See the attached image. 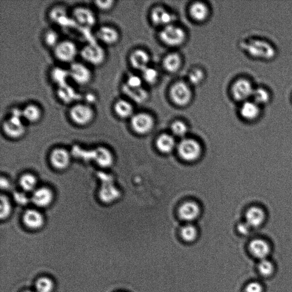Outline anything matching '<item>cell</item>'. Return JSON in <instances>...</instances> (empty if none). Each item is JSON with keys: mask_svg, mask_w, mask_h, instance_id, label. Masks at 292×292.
I'll return each mask as SVG.
<instances>
[{"mask_svg": "<svg viewBox=\"0 0 292 292\" xmlns=\"http://www.w3.org/2000/svg\"><path fill=\"white\" fill-rule=\"evenodd\" d=\"M123 92L131 99L133 101L141 103L146 101L148 97L147 91L142 88L132 89L124 85Z\"/></svg>", "mask_w": 292, "mask_h": 292, "instance_id": "cell-28", "label": "cell"}, {"mask_svg": "<svg viewBox=\"0 0 292 292\" xmlns=\"http://www.w3.org/2000/svg\"><path fill=\"white\" fill-rule=\"evenodd\" d=\"M37 184V180L36 176L31 174H26L23 175L20 179V184L21 188L27 192L34 191Z\"/></svg>", "mask_w": 292, "mask_h": 292, "instance_id": "cell-34", "label": "cell"}, {"mask_svg": "<svg viewBox=\"0 0 292 292\" xmlns=\"http://www.w3.org/2000/svg\"><path fill=\"white\" fill-rule=\"evenodd\" d=\"M94 6L98 11L102 12H108L112 10V9L116 5V2L113 0H108V1H95Z\"/></svg>", "mask_w": 292, "mask_h": 292, "instance_id": "cell-42", "label": "cell"}, {"mask_svg": "<svg viewBox=\"0 0 292 292\" xmlns=\"http://www.w3.org/2000/svg\"><path fill=\"white\" fill-rule=\"evenodd\" d=\"M100 198L104 203H111L119 197V191L111 184L102 187L100 191Z\"/></svg>", "mask_w": 292, "mask_h": 292, "instance_id": "cell-31", "label": "cell"}, {"mask_svg": "<svg viewBox=\"0 0 292 292\" xmlns=\"http://www.w3.org/2000/svg\"><path fill=\"white\" fill-rule=\"evenodd\" d=\"M131 124L133 130L136 132L144 134L151 130L154 121L150 115L139 113L132 117Z\"/></svg>", "mask_w": 292, "mask_h": 292, "instance_id": "cell-11", "label": "cell"}, {"mask_svg": "<svg viewBox=\"0 0 292 292\" xmlns=\"http://www.w3.org/2000/svg\"><path fill=\"white\" fill-rule=\"evenodd\" d=\"M171 131L174 135L179 137H183L185 136L188 131V126L181 121H177L172 123L171 125Z\"/></svg>", "mask_w": 292, "mask_h": 292, "instance_id": "cell-41", "label": "cell"}, {"mask_svg": "<svg viewBox=\"0 0 292 292\" xmlns=\"http://www.w3.org/2000/svg\"><path fill=\"white\" fill-rule=\"evenodd\" d=\"M191 17L194 20L201 22L207 18L208 15V9L202 3L197 2L193 4L190 10Z\"/></svg>", "mask_w": 292, "mask_h": 292, "instance_id": "cell-30", "label": "cell"}, {"mask_svg": "<svg viewBox=\"0 0 292 292\" xmlns=\"http://www.w3.org/2000/svg\"><path fill=\"white\" fill-rule=\"evenodd\" d=\"M92 156L98 165L104 168H107L113 164L114 157L112 153L107 148L98 147L92 151Z\"/></svg>", "mask_w": 292, "mask_h": 292, "instance_id": "cell-19", "label": "cell"}, {"mask_svg": "<svg viewBox=\"0 0 292 292\" xmlns=\"http://www.w3.org/2000/svg\"><path fill=\"white\" fill-rule=\"evenodd\" d=\"M77 45L70 40H61L54 49V55L57 60L69 65L75 61L79 54Z\"/></svg>", "mask_w": 292, "mask_h": 292, "instance_id": "cell-4", "label": "cell"}, {"mask_svg": "<svg viewBox=\"0 0 292 292\" xmlns=\"http://www.w3.org/2000/svg\"><path fill=\"white\" fill-rule=\"evenodd\" d=\"M260 113L259 105L254 101L244 102L241 109V116L248 121L254 120L259 116Z\"/></svg>", "mask_w": 292, "mask_h": 292, "instance_id": "cell-27", "label": "cell"}, {"mask_svg": "<svg viewBox=\"0 0 292 292\" xmlns=\"http://www.w3.org/2000/svg\"><path fill=\"white\" fill-rule=\"evenodd\" d=\"M56 94L61 102L68 104L77 103L76 101L82 98L77 90L68 83L57 87Z\"/></svg>", "mask_w": 292, "mask_h": 292, "instance_id": "cell-13", "label": "cell"}, {"mask_svg": "<svg viewBox=\"0 0 292 292\" xmlns=\"http://www.w3.org/2000/svg\"><path fill=\"white\" fill-rule=\"evenodd\" d=\"M170 94L173 102L180 107L188 104L192 97L189 86L183 82H178L172 86Z\"/></svg>", "mask_w": 292, "mask_h": 292, "instance_id": "cell-9", "label": "cell"}, {"mask_svg": "<svg viewBox=\"0 0 292 292\" xmlns=\"http://www.w3.org/2000/svg\"><path fill=\"white\" fill-rule=\"evenodd\" d=\"M178 152L181 158L192 162L199 158L202 149L197 141L193 139H184L179 143Z\"/></svg>", "mask_w": 292, "mask_h": 292, "instance_id": "cell-8", "label": "cell"}, {"mask_svg": "<svg viewBox=\"0 0 292 292\" xmlns=\"http://www.w3.org/2000/svg\"><path fill=\"white\" fill-rule=\"evenodd\" d=\"M81 58L89 66H100L107 59V51L99 42H90L79 51Z\"/></svg>", "mask_w": 292, "mask_h": 292, "instance_id": "cell-1", "label": "cell"}, {"mask_svg": "<svg viewBox=\"0 0 292 292\" xmlns=\"http://www.w3.org/2000/svg\"><path fill=\"white\" fill-rule=\"evenodd\" d=\"M175 145L174 138L168 134H162L156 141L157 148L165 154H168L173 150Z\"/></svg>", "mask_w": 292, "mask_h": 292, "instance_id": "cell-29", "label": "cell"}, {"mask_svg": "<svg viewBox=\"0 0 292 292\" xmlns=\"http://www.w3.org/2000/svg\"><path fill=\"white\" fill-rule=\"evenodd\" d=\"M12 210V206L10 201L6 195L1 196V210H0V217L2 220L7 218L10 215Z\"/></svg>", "mask_w": 292, "mask_h": 292, "instance_id": "cell-39", "label": "cell"}, {"mask_svg": "<svg viewBox=\"0 0 292 292\" xmlns=\"http://www.w3.org/2000/svg\"><path fill=\"white\" fill-rule=\"evenodd\" d=\"M96 38L100 44L110 46L117 44L120 35L116 28L110 25H103L97 29Z\"/></svg>", "mask_w": 292, "mask_h": 292, "instance_id": "cell-10", "label": "cell"}, {"mask_svg": "<svg viewBox=\"0 0 292 292\" xmlns=\"http://www.w3.org/2000/svg\"><path fill=\"white\" fill-rule=\"evenodd\" d=\"M43 41L45 45L54 49L61 41L58 33L54 30L46 31L43 35Z\"/></svg>", "mask_w": 292, "mask_h": 292, "instance_id": "cell-33", "label": "cell"}, {"mask_svg": "<svg viewBox=\"0 0 292 292\" xmlns=\"http://www.w3.org/2000/svg\"><path fill=\"white\" fill-rule=\"evenodd\" d=\"M23 292H34V291H31V290H25V291H23Z\"/></svg>", "mask_w": 292, "mask_h": 292, "instance_id": "cell-50", "label": "cell"}, {"mask_svg": "<svg viewBox=\"0 0 292 292\" xmlns=\"http://www.w3.org/2000/svg\"><path fill=\"white\" fill-rule=\"evenodd\" d=\"M130 61L134 69L143 71L148 68L150 57L146 51L137 50L132 52Z\"/></svg>", "mask_w": 292, "mask_h": 292, "instance_id": "cell-23", "label": "cell"}, {"mask_svg": "<svg viewBox=\"0 0 292 292\" xmlns=\"http://www.w3.org/2000/svg\"><path fill=\"white\" fill-rule=\"evenodd\" d=\"M85 100H87V101H86L85 103L89 104L90 105H92V103L95 101V99H96V97H95V95L92 94V93H90V94H86L85 95Z\"/></svg>", "mask_w": 292, "mask_h": 292, "instance_id": "cell-47", "label": "cell"}, {"mask_svg": "<svg viewBox=\"0 0 292 292\" xmlns=\"http://www.w3.org/2000/svg\"><path fill=\"white\" fill-rule=\"evenodd\" d=\"M49 18L50 20L60 25H66L68 24L71 19L69 17L68 11L66 9L62 6H57L51 9L49 12Z\"/></svg>", "mask_w": 292, "mask_h": 292, "instance_id": "cell-24", "label": "cell"}, {"mask_svg": "<svg viewBox=\"0 0 292 292\" xmlns=\"http://www.w3.org/2000/svg\"><path fill=\"white\" fill-rule=\"evenodd\" d=\"M55 289L54 281L48 277H42L36 283V292H52Z\"/></svg>", "mask_w": 292, "mask_h": 292, "instance_id": "cell-35", "label": "cell"}, {"mask_svg": "<svg viewBox=\"0 0 292 292\" xmlns=\"http://www.w3.org/2000/svg\"><path fill=\"white\" fill-rule=\"evenodd\" d=\"M160 37L166 45L178 46L183 44L185 34L182 29L171 24L164 28L161 31Z\"/></svg>", "mask_w": 292, "mask_h": 292, "instance_id": "cell-7", "label": "cell"}, {"mask_svg": "<svg viewBox=\"0 0 292 292\" xmlns=\"http://www.w3.org/2000/svg\"><path fill=\"white\" fill-rule=\"evenodd\" d=\"M189 78L191 84L195 85L199 84L204 79L203 71L198 69L191 71L189 75Z\"/></svg>", "mask_w": 292, "mask_h": 292, "instance_id": "cell-43", "label": "cell"}, {"mask_svg": "<svg viewBox=\"0 0 292 292\" xmlns=\"http://www.w3.org/2000/svg\"><path fill=\"white\" fill-rule=\"evenodd\" d=\"M17 200L21 199L20 200L18 201V202L21 203H24L26 202L27 200L25 196H23V195L18 194V196H17Z\"/></svg>", "mask_w": 292, "mask_h": 292, "instance_id": "cell-49", "label": "cell"}, {"mask_svg": "<svg viewBox=\"0 0 292 292\" xmlns=\"http://www.w3.org/2000/svg\"><path fill=\"white\" fill-rule=\"evenodd\" d=\"M181 63V60L178 54H171L165 57L164 66L169 72L174 73L179 69Z\"/></svg>", "mask_w": 292, "mask_h": 292, "instance_id": "cell-32", "label": "cell"}, {"mask_svg": "<svg viewBox=\"0 0 292 292\" xmlns=\"http://www.w3.org/2000/svg\"><path fill=\"white\" fill-rule=\"evenodd\" d=\"M22 109L14 108L10 116L3 123V130L9 138L16 139L22 137L26 132V127L23 123Z\"/></svg>", "mask_w": 292, "mask_h": 292, "instance_id": "cell-2", "label": "cell"}, {"mask_svg": "<svg viewBox=\"0 0 292 292\" xmlns=\"http://www.w3.org/2000/svg\"><path fill=\"white\" fill-rule=\"evenodd\" d=\"M181 236L187 242H193L198 236L197 229L193 225H186L181 229Z\"/></svg>", "mask_w": 292, "mask_h": 292, "instance_id": "cell-36", "label": "cell"}, {"mask_svg": "<svg viewBox=\"0 0 292 292\" xmlns=\"http://www.w3.org/2000/svg\"><path fill=\"white\" fill-rule=\"evenodd\" d=\"M50 77L52 83L56 84L57 87L68 84L70 79L68 69L60 66L54 67L50 70Z\"/></svg>", "mask_w": 292, "mask_h": 292, "instance_id": "cell-26", "label": "cell"}, {"mask_svg": "<svg viewBox=\"0 0 292 292\" xmlns=\"http://www.w3.org/2000/svg\"><path fill=\"white\" fill-rule=\"evenodd\" d=\"M250 226L246 222L239 225L238 227V231L243 234H247L250 230Z\"/></svg>", "mask_w": 292, "mask_h": 292, "instance_id": "cell-46", "label": "cell"}, {"mask_svg": "<svg viewBox=\"0 0 292 292\" xmlns=\"http://www.w3.org/2000/svg\"><path fill=\"white\" fill-rule=\"evenodd\" d=\"M22 114L23 120L31 123H36L42 118V109L39 104L30 103L22 109Z\"/></svg>", "mask_w": 292, "mask_h": 292, "instance_id": "cell-18", "label": "cell"}, {"mask_svg": "<svg viewBox=\"0 0 292 292\" xmlns=\"http://www.w3.org/2000/svg\"><path fill=\"white\" fill-rule=\"evenodd\" d=\"M70 162L69 153L64 148H56L51 153V164L57 169H65L69 166Z\"/></svg>", "mask_w": 292, "mask_h": 292, "instance_id": "cell-15", "label": "cell"}, {"mask_svg": "<svg viewBox=\"0 0 292 292\" xmlns=\"http://www.w3.org/2000/svg\"><path fill=\"white\" fill-rule=\"evenodd\" d=\"M70 79L76 85L85 86L92 82L93 71L90 66L81 62L75 61L68 68Z\"/></svg>", "mask_w": 292, "mask_h": 292, "instance_id": "cell-5", "label": "cell"}, {"mask_svg": "<svg viewBox=\"0 0 292 292\" xmlns=\"http://www.w3.org/2000/svg\"><path fill=\"white\" fill-rule=\"evenodd\" d=\"M23 222L26 227L31 229L41 228L44 224V218L38 210L28 209L23 214Z\"/></svg>", "mask_w": 292, "mask_h": 292, "instance_id": "cell-17", "label": "cell"}, {"mask_svg": "<svg viewBox=\"0 0 292 292\" xmlns=\"http://www.w3.org/2000/svg\"><path fill=\"white\" fill-rule=\"evenodd\" d=\"M52 199H54V194L48 188L37 189L34 192H33L32 201L37 207L48 206L52 202Z\"/></svg>", "mask_w": 292, "mask_h": 292, "instance_id": "cell-16", "label": "cell"}, {"mask_svg": "<svg viewBox=\"0 0 292 292\" xmlns=\"http://www.w3.org/2000/svg\"><path fill=\"white\" fill-rule=\"evenodd\" d=\"M258 270L260 274L264 277H270L275 271V267L273 263L266 259L260 260L258 266Z\"/></svg>", "mask_w": 292, "mask_h": 292, "instance_id": "cell-38", "label": "cell"}, {"mask_svg": "<svg viewBox=\"0 0 292 292\" xmlns=\"http://www.w3.org/2000/svg\"><path fill=\"white\" fill-rule=\"evenodd\" d=\"M253 101L258 105L266 104L270 99V95L267 91L263 88H257L254 90L252 97Z\"/></svg>", "mask_w": 292, "mask_h": 292, "instance_id": "cell-37", "label": "cell"}, {"mask_svg": "<svg viewBox=\"0 0 292 292\" xmlns=\"http://www.w3.org/2000/svg\"><path fill=\"white\" fill-rule=\"evenodd\" d=\"M73 22L78 25L86 28L94 27L96 24V14L92 9L85 6L75 7L71 13Z\"/></svg>", "mask_w": 292, "mask_h": 292, "instance_id": "cell-6", "label": "cell"}, {"mask_svg": "<svg viewBox=\"0 0 292 292\" xmlns=\"http://www.w3.org/2000/svg\"><path fill=\"white\" fill-rule=\"evenodd\" d=\"M113 110L117 116L122 119H126L132 116L134 109L131 103L128 100L119 99L115 102Z\"/></svg>", "mask_w": 292, "mask_h": 292, "instance_id": "cell-25", "label": "cell"}, {"mask_svg": "<svg viewBox=\"0 0 292 292\" xmlns=\"http://www.w3.org/2000/svg\"><path fill=\"white\" fill-rule=\"evenodd\" d=\"M127 87L132 89L142 88V79L140 76L136 75H131L127 79L126 84Z\"/></svg>", "mask_w": 292, "mask_h": 292, "instance_id": "cell-44", "label": "cell"}, {"mask_svg": "<svg viewBox=\"0 0 292 292\" xmlns=\"http://www.w3.org/2000/svg\"><path fill=\"white\" fill-rule=\"evenodd\" d=\"M9 187H10V183H9V181L5 178H1V188L2 189L6 190L8 189Z\"/></svg>", "mask_w": 292, "mask_h": 292, "instance_id": "cell-48", "label": "cell"}, {"mask_svg": "<svg viewBox=\"0 0 292 292\" xmlns=\"http://www.w3.org/2000/svg\"><path fill=\"white\" fill-rule=\"evenodd\" d=\"M142 72L143 79L148 84H155L158 78V72L154 68L148 67L144 70H143Z\"/></svg>", "mask_w": 292, "mask_h": 292, "instance_id": "cell-40", "label": "cell"}, {"mask_svg": "<svg viewBox=\"0 0 292 292\" xmlns=\"http://www.w3.org/2000/svg\"><path fill=\"white\" fill-rule=\"evenodd\" d=\"M151 20L157 25L167 26L171 25L174 17L164 8L157 7L152 11Z\"/></svg>", "mask_w": 292, "mask_h": 292, "instance_id": "cell-22", "label": "cell"}, {"mask_svg": "<svg viewBox=\"0 0 292 292\" xmlns=\"http://www.w3.org/2000/svg\"><path fill=\"white\" fill-rule=\"evenodd\" d=\"M254 90L250 81L246 79H241L233 84L232 93L234 99L238 101L246 102L252 97Z\"/></svg>", "mask_w": 292, "mask_h": 292, "instance_id": "cell-12", "label": "cell"}, {"mask_svg": "<svg viewBox=\"0 0 292 292\" xmlns=\"http://www.w3.org/2000/svg\"><path fill=\"white\" fill-rule=\"evenodd\" d=\"M246 223L251 228L260 227L266 219L264 210L259 207H252L246 213Z\"/></svg>", "mask_w": 292, "mask_h": 292, "instance_id": "cell-20", "label": "cell"}, {"mask_svg": "<svg viewBox=\"0 0 292 292\" xmlns=\"http://www.w3.org/2000/svg\"><path fill=\"white\" fill-rule=\"evenodd\" d=\"M249 250L253 256L260 260L266 259L271 252L270 244L262 238H256L251 241Z\"/></svg>", "mask_w": 292, "mask_h": 292, "instance_id": "cell-14", "label": "cell"}, {"mask_svg": "<svg viewBox=\"0 0 292 292\" xmlns=\"http://www.w3.org/2000/svg\"><path fill=\"white\" fill-rule=\"evenodd\" d=\"M262 285L257 282H252L248 284L246 288V292H262Z\"/></svg>", "mask_w": 292, "mask_h": 292, "instance_id": "cell-45", "label": "cell"}, {"mask_svg": "<svg viewBox=\"0 0 292 292\" xmlns=\"http://www.w3.org/2000/svg\"><path fill=\"white\" fill-rule=\"evenodd\" d=\"M200 211V208L197 204L189 202L181 205L179 209V215L181 219L191 222L198 217Z\"/></svg>", "mask_w": 292, "mask_h": 292, "instance_id": "cell-21", "label": "cell"}, {"mask_svg": "<svg viewBox=\"0 0 292 292\" xmlns=\"http://www.w3.org/2000/svg\"><path fill=\"white\" fill-rule=\"evenodd\" d=\"M68 115L71 121L76 125L85 126L93 121L95 112L92 105L77 102L71 105Z\"/></svg>", "mask_w": 292, "mask_h": 292, "instance_id": "cell-3", "label": "cell"}]
</instances>
